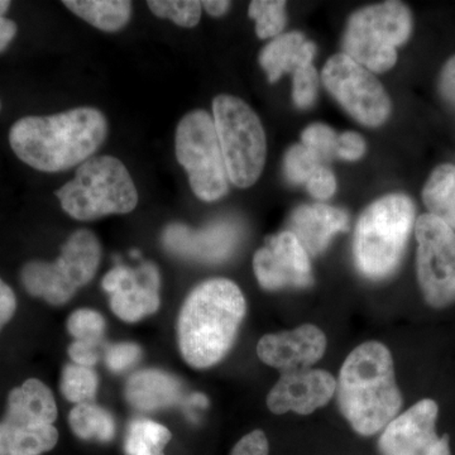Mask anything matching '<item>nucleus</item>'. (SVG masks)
Instances as JSON below:
<instances>
[{"instance_id":"nucleus-1","label":"nucleus","mask_w":455,"mask_h":455,"mask_svg":"<svg viewBox=\"0 0 455 455\" xmlns=\"http://www.w3.org/2000/svg\"><path fill=\"white\" fill-rule=\"evenodd\" d=\"M108 134L104 114L75 108L47 116H25L9 132V143L20 161L44 172L80 166L100 148Z\"/></svg>"},{"instance_id":"nucleus-2","label":"nucleus","mask_w":455,"mask_h":455,"mask_svg":"<svg viewBox=\"0 0 455 455\" xmlns=\"http://www.w3.org/2000/svg\"><path fill=\"white\" fill-rule=\"evenodd\" d=\"M241 289L227 278H212L193 290L180 310V353L188 366L205 370L226 357L245 315Z\"/></svg>"},{"instance_id":"nucleus-3","label":"nucleus","mask_w":455,"mask_h":455,"mask_svg":"<svg viewBox=\"0 0 455 455\" xmlns=\"http://www.w3.org/2000/svg\"><path fill=\"white\" fill-rule=\"evenodd\" d=\"M338 398L341 412L361 435L385 429L403 405L390 350L379 341L353 350L341 367Z\"/></svg>"},{"instance_id":"nucleus-4","label":"nucleus","mask_w":455,"mask_h":455,"mask_svg":"<svg viewBox=\"0 0 455 455\" xmlns=\"http://www.w3.org/2000/svg\"><path fill=\"white\" fill-rule=\"evenodd\" d=\"M415 220L411 199L391 194L362 212L353 253L359 271L372 280L390 276L400 265Z\"/></svg>"},{"instance_id":"nucleus-5","label":"nucleus","mask_w":455,"mask_h":455,"mask_svg":"<svg viewBox=\"0 0 455 455\" xmlns=\"http://www.w3.org/2000/svg\"><path fill=\"white\" fill-rule=\"evenodd\" d=\"M56 196L70 217L83 221L128 214L139 204V191L127 167L113 156H98L80 164L75 178Z\"/></svg>"},{"instance_id":"nucleus-6","label":"nucleus","mask_w":455,"mask_h":455,"mask_svg":"<svg viewBox=\"0 0 455 455\" xmlns=\"http://www.w3.org/2000/svg\"><path fill=\"white\" fill-rule=\"evenodd\" d=\"M57 406L52 391L40 379H27L8 396L0 421V455H41L56 447Z\"/></svg>"},{"instance_id":"nucleus-7","label":"nucleus","mask_w":455,"mask_h":455,"mask_svg":"<svg viewBox=\"0 0 455 455\" xmlns=\"http://www.w3.org/2000/svg\"><path fill=\"white\" fill-rule=\"evenodd\" d=\"M212 119L230 181L238 188L252 187L267 154L259 116L242 99L220 95L212 101Z\"/></svg>"},{"instance_id":"nucleus-8","label":"nucleus","mask_w":455,"mask_h":455,"mask_svg":"<svg viewBox=\"0 0 455 455\" xmlns=\"http://www.w3.org/2000/svg\"><path fill=\"white\" fill-rule=\"evenodd\" d=\"M100 259L97 235L88 229L76 230L62 245L61 256L55 262L26 263L20 271V281L33 298L61 307L94 278Z\"/></svg>"},{"instance_id":"nucleus-9","label":"nucleus","mask_w":455,"mask_h":455,"mask_svg":"<svg viewBox=\"0 0 455 455\" xmlns=\"http://www.w3.org/2000/svg\"><path fill=\"white\" fill-rule=\"evenodd\" d=\"M411 29V12L403 3L371 5L350 17L344 52L371 73H385L396 64V49L405 44Z\"/></svg>"},{"instance_id":"nucleus-10","label":"nucleus","mask_w":455,"mask_h":455,"mask_svg":"<svg viewBox=\"0 0 455 455\" xmlns=\"http://www.w3.org/2000/svg\"><path fill=\"white\" fill-rule=\"evenodd\" d=\"M175 146L179 164L199 199L211 203L227 196L230 180L211 114L200 109L187 114L176 130Z\"/></svg>"},{"instance_id":"nucleus-11","label":"nucleus","mask_w":455,"mask_h":455,"mask_svg":"<svg viewBox=\"0 0 455 455\" xmlns=\"http://www.w3.org/2000/svg\"><path fill=\"white\" fill-rule=\"evenodd\" d=\"M322 79L328 92L362 124L377 127L390 116L391 101L382 84L346 53L328 60Z\"/></svg>"},{"instance_id":"nucleus-12","label":"nucleus","mask_w":455,"mask_h":455,"mask_svg":"<svg viewBox=\"0 0 455 455\" xmlns=\"http://www.w3.org/2000/svg\"><path fill=\"white\" fill-rule=\"evenodd\" d=\"M418 277L425 300L444 307L455 301V233L430 214L416 221Z\"/></svg>"},{"instance_id":"nucleus-13","label":"nucleus","mask_w":455,"mask_h":455,"mask_svg":"<svg viewBox=\"0 0 455 455\" xmlns=\"http://www.w3.org/2000/svg\"><path fill=\"white\" fill-rule=\"evenodd\" d=\"M438 406L423 400L385 427L379 447L382 455H451L448 436L435 429Z\"/></svg>"},{"instance_id":"nucleus-14","label":"nucleus","mask_w":455,"mask_h":455,"mask_svg":"<svg viewBox=\"0 0 455 455\" xmlns=\"http://www.w3.org/2000/svg\"><path fill=\"white\" fill-rule=\"evenodd\" d=\"M101 286L110 295L113 313L124 322H139L160 307L161 276L154 263L136 269L116 266L103 277Z\"/></svg>"},{"instance_id":"nucleus-15","label":"nucleus","mask_w":455,"mask_h":455,"mask_svg":"<svg viewBox=\"0 0 455 455\" xmlns=\"http://www.w3.org/2000/svg\"><path fill=\"white\" fill-rule=\"evenodd\" d=\"M253 269L260 286L271 291L313 283L309 253L289 230L269 236L254 254Z\"/></svg>"},{"instance_id":"nucleus-16","label":"nucleus","mask_w":455,"mask_h":455,"mask_svg":"<svg viewBox=\"0 0 455 455\" xmlns=\"http://www.w3.org/2000/svg\"><path fill=\"white\" fill-rule=\"evenodd\" d=\"M337 390L334 377L322 370L283 372L280 381L269 391L267 406L274 414L309 415L326 405Z\"/></svg>"},{"instance_id":"nucleus-17","label":"nucleus","mask_w":455,"mask_h":455,"mask_svg":"<svg viewBox=\"0 0 455 455\" xmlns=\"http://www.w3.org/2000/svg\"><path fill=\"white\" fill-rule=\"evenodd\" d=\"M325 334L317 326L301 325L295 331L265 335L259 341L257 355L263 363L283 372L307 370L324 355Z\"/></svg>"},{"instance_id":"nucleus-18","label":"nucleus","mask_w":455,"mask_h":455,"mask_svg":"<svg viewBox=\"0 0 455 455\" xmlns=\"http://www.w3.org/2000/svg\"><path fill=\"white\" fill-rule=\"evenodd\" d=\"M239 229L230 221H218L205 229L193 230L184 224H171L163 235L170 252L204 262H221L232 256Z\"/></svg>"},{"instance_id":"nucleus-19","label":"nucleus","mask_w":455,"mask_h":455,"mask_svg":"<svg viewBox=\"0 0 455 455\" xmlns=\"http://www.w3.org/2000/svg\"><path fill=\"white\" fill-rule=\"evenodd\" d=\"M348 226L347 212L324 204L300 206L291 218V232L310 256L322 253L331 238L348 230Z\"/></svg>"},{"instance_id":"nucleus-20","label":"nucleus","mask_w":455,"mask_h":455,"mask_svg":"<svg viewBox=\"0 0 455 455\" xmlns=\"http://www.w3.org/2000/svg\"><path fill=\"white\" fill-rule=\"evenodd\" d=\"M181 394L179 379L160 370H143L133 373L125 386L128 403L140 411H155L175 405Z\"/></svg>"},{"instance_id":"nucleus-21","label":"nucleus","mask_w":455,"mask_h":455,"mask_svg":"<svg viewBox=\"0 0 455 455\" xmlns=\"http://www.w3.org/2000/svg\"><path fill=\"white\" fill-rule=\"evenodd\" d=\"M315 50V44L301 33H284L260 51V66L267 73L269 83H276L283 74L295 73L302 66L310 65Z\"/></svg>"},{"instance_id":"nucleus-22","label":"nucleus","mask_w":455,"mask_h":455,"mask_svg":"<svg viewBox=\"0 0 455 455\" xmlns=\"http://www.w3.org/2000/svg\"><path fill=\"white\" fill-rule=\"evenodd\" d=\"M64 4L77 17L104 32H116L127 26L132 3L127 0H65Z\"/></svg>"},{"instance_id":"nucleus-23","label":"nucleus","mask_w":455,"mask_h":455,"mask_svg":"<svg viewBox=\"0 0 455 455\" xmlns=\"http://www.w3.org/2000/svg\"><path fill=\"white\" fill-rule=\"evenodd\" d=\"M429 214L455 228V166L442 164L431 173L423 190Z\"/></svg>"},{"instance_id":"nucleus-24","label":"nucleus","mask_w":455,"mask_h":455,"mask_svg":"<svg viewBox=\"0 0 455 455\" xmlns=\"http://www.w3.org/2000/svg\"><path fill=\"white\" fill-rule=\"evenodd\" d=\"M68 424L77 438L108 443L116 435L112 414L92 403H77L68 415Z\"/></svg>"},{"instance_id":"nucleus-25","label":"nucleus","mask_w":455,"mask_h":455,"mask_svg":"<svg viewBox=\"0 0 455 455\" xmlns=\"http://www.w3.org/2000/svg\"><path fill=\"white\" fill-rule=\"evenodd\" d=\"M172 434L149 419H134L128 425L124 451L127 455H164Z\"/></svg>"},{"instance_id":"nucleus-26","label":"nucleus","mask_w":455,"mask_h":455,"mask_svg":"<svg viewBox=\"0 0 455 455\" xmlns=\"http://www.w3.org/2000/svg\"><path fill=\"white\" fill-rule=\"evenodd\" d=\"M99 387L98 374L92 367L68 364L62 371L61 388L66 400L74 403H92Z\"/></svg>"},{"instance_id":"nucleus-27","label":"nucleus","mask_w":455,"mask_h":455,"mask_svg":"<svg viewBox=\"0 0 455 455\" xmlns=\"http://www.w3.org/2000/svg\"><path fill=\"white\" fill-rule=\"evenodd\" d=\"M286 2L281 0H254L251 3L250 17L256 20L259 38H276L286 25Z\"/></svg>"},{"instance_id":"nucleus-28","label":"nucleus","mask_w":455,"mask_h":455,"mask_svg":"<svg viewBox=\"0 0 455 455\" xmlns=\"http://www.w3.org/2000/svg\"><path fill=\"white\" fill-rule=\"evenodd\" d=\"M152 13L176 25L193 28L202 17V2L196 0H152L147 3Z\"/></svg>"},{"instance_id":"nucleus-29","label":"nucleus","mask_w":455,"mask_h":455,"mask_svg":"<svg viewBox=\"0 0 455 455\" xmlns=\"http://www.w3.org/2000/svg\"><path fill=\"white\" fill-rule=\"evenodd\" d=\"M68 331L76 340L99 346L106 331V320L98 311L79 309L68 317Z\"/></svg>"},{"instance_id":"nucleus-30","label":"nucleus","mask_w":455,"mask_h":455,"mask_svg":"<svg viewBox=\"0 0 455 455\" xmlns=\"http://www.w3.org/2000/svg\"><path fill=\"white\" fill-rule=\"evenodd\" d=\"M338 134L325 124H313L302 133V146L315 156L320 164L328 163L337 156Z\"/></svg>"},{"instance_id":"nucleus-31","label":"nucleus","mask_w":455,"mask_h":455,"mask_svg":"<svg viewBox=\"0 0 455 455\" xmlns=\"http://www.w3.org/2000/svg\"><path fill=\"white\" fill-rule=\"evenodd\" d=\"M319 166L315 156L302 145L291 147L284 158V172L295 184H307L311 173Z\"/></svg>"},{"instance_id":"nucleus-32","label":"nucleus","mask_w":455,"mask_h":455,"mask_svg":"<svg viewBox=\"0 0 455 455\" xmlns=\"http://www.w3.org/2000/svg\"><path fill=\"white\" fill-rule=\"evenodd\" d=\"M319 77L313 65L302 66L293 73L292 97L299 108H309L315 101Z\"/></svg>"},{"instance_id":"nucleus-33","label":"nucleus","mask_w":455,"mask_h":455,"mask_svg":"<svg viewBox=\"0 0 455 455\" xmlns=\"http://www.w3.org/2000/svg\"><path fill=\"white\" fill-rule=\"evenodd\" d=\"M142 357V349L134 343H118L107 350L106 363L113 372H124Z\"/></svg>"},{"instance_id":"nucleus-34","label":"nucleus","mask_w":455,"mask_h":455,"mask_svg":"<svg viewBox=\"0 0 455 455\" xmlns=\"http://www.w3.org/2000/svg\"><path fill=\"white\" fill-rule=\"evenodd\" d=\"M307 188L311 196L319 200H325L334 196L335 190H337V181H335L333 172L320 164L311 173L309 180L307 181Z\"/></svg>"},{"instance_id":"nucleus-35","label":"nucleus","mask_w":455,"mask_h":455,"mask_svg":"<svg viewBox=\"0 0 455 455\" xmlns=\"http://www.w3.org/2000/svg\"><path fill=\"white\" fill-rule=\"evenodd\" d=\"M366 152V142L361 134L346 132L338 136L337 157L347 161L359 160Z\"/></svg>"},{"instance_id":"nucleus-36","label":"nucleus","mask_w":455,"mask_h":455,"mask_svg":"<svg viewBox=\"0 0 455 455\" xmlns=\"http://www.w3.org/2000/svg\"><path fill=\"white\" fill-rule=\"evenodd\" d=\"M230 455H268V440L265 433L254 430L247 434L236 443Z\"/></svg>"},{"instance_id":"nucleus-37","label":"nucleus","mask_w":455,"mask_h":455,"mask_svg":"<svg viewBox=\"0 0 455 455\" xmlns=\"http://www.w3.org/2000/svg\"><path fill=\"white\" fill-rule=\"evenodd\" d=\"M98 346L86 341L75 340L68 348V355L75 364L83 367H92L97 364L99 359Z\"/></svg>"},{"instance_id":"nucleus-38","label":"nucleus","mask_w":455,"mask_h":455,"mask_svg":"<svg viewBox=\"0 0 455 455\" xmlns=\"http://www.w3.org/2000/svg\"><path fill=\"white\" fill-rule=\"evenodd\" d=\"M16 311V295L13 290L0 278V331L11 322Z\"/></svg>"},{"instance_id":"nucleus-39","label":"nucleus","mask_w":455,"mask_h":455,"mask_svg":"<svg viewBox=\"0 0 455 455\" xmlns=\"http://www.w3.org/2000/svg\"><path fill=\"white\" fill-rule=\"evenodd\" d=\"M9 7H11V2L0 0V53L7 50L9 44L16 37L18 31L16 23L4 17Z\"/></svg>"},{"instance_id":"nucleus-40","label":"nucleus","mask_w":455,"mask_h":455,"mask_svg":"<svg viewBox=\"0 0 455 455\" xmlns=\"http://www.w3.org/2000/svg\"><path fill=\"white\" fill-rule=\"evenodd\" d=\"M440 90L443 95L455 106V56L445 64L440 75Z\"/></svg>"},{"instance_id":"nucleus-41","label":"nucleus","mask_w":455,"mask_h":455,"mask_svg":"<svg viewBox=\"0 0 455 455\" xmlns=\"http://www.w3.org/2000/svg\"><path fill=\"white\" fill-rule=\"evenodd\" d=\"M202 7L212 17H220L227 13L230 7V2L226 0H205L202 2Z\"/></svg>"}]
</instances>
